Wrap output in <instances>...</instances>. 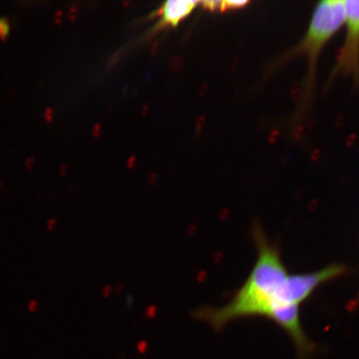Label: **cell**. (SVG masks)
Returning <instances> with one entry per match:
<instances>
[{"instance_id":"1","label":"cell","mask_w":359,"mask_h":359,"mask_svg":"<svg viewBox=\"0 0 359 359\" xmlns=\"http://www.w3.org/2000/svg\"><path fill=\"white\" fill-rule=\"evenodd\" d=\"M254 236L259 252L257 262L231 302L212 309V321L219 327L250 316L266 317L279 325L291 305L302 303L296 275H289L279 252L259 227H255Z\"/></svg>"},{"instance_id":"2","label":"cell","mask_w":359,"mask_h":359,"mask_svg":"<svg viewBox=\"0 0 359 359\" xmlns=\"http://www.w3.org/2000/svg\"><path fill=\"white\" fill-rule=\"evenodd\" d=\"M344 25V1H322L318 4L304 38L286 53L280 61L289 60L296 55L304 56L307 61V77L304 86V101L311 95L316 83L318 60L330 39Z\"/></svg>"},{"instance_id":"3","label":"cell","mask_w":359,"mask_h":359,"mask_svg":"<svg viewBox=\"0 0 359 359\" xmlns=\"http://www.w3.org/2000/svg\"><path fill=\"white\" fill-rule=\"evenodd\" d=\"M344 7L346 32L330 80L344 75L359 83V1H344Z\"/></svg>"},{"instance_id":"4","label":"cell","mask_w":359,"mask_h":359,"mask_svg":"<svg viewBox=\"0 0 359 359\" xmlns=\"http://www.w3.org/2000/svg\"><path fill=\"white\" fill-rule=\"evenodd\" d=\"M198 4L197 1L187 0H170L165 2L160 11L161 19L158 28L165 25L177 26L180 21L189 15Z\"/></svg>"},{"instance_id":"5","label":"cell","mask_w":359,"mask_h":359,"mask_svg":"<svg viewBox=\"0 0 359 359\" xmlns=\"http://www.w3.org/2000/svg\"><path fill=\"white\" fill-rule=\"evenodd\" d=\"M248 4V1H221L219 11L236 10V8L245 7Z\"/></svg>"},{"instance_id":"6","label":"cell","mask_w":359,"mask_h":359,"mask_svg":"<svg viewBox=\"0 0 359 359\" xmlns=\"http://www.w3.org/2000/svg\"><path fill=\"white\" fill-rule=\"evenodd\" d=\"M10 31V22H8L6 18H0V38H6Z\"/></svg>"},{"instance_id":"7","label":"cell","mask_w":359,"mask_h":359,"mask_svg":"<svg viewBox=\"0 0 359 359\" xmlns=\"http://www.w3.org/2000/svg\"><path fill=\"white\" fill-rule=\"evenodd\" d=\"M37 309V304H36V302H31L29 304V311H34L35 309Z\"/></svg>"}]
</instances>
